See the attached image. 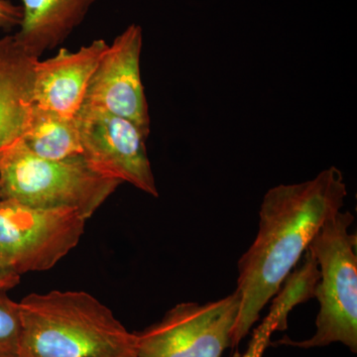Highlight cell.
Segmentation results:
<instances>
[{
  "label": "cell",
  "mask_w": 357,
  "mask_h": 357,
  "mask_svg": "<svg viewBox=\"0 0 357 357\" xmlns=\"http://www.w3.org/2000/svg\"><path fill=\"white\" fill-rule=\"evenodd\" d=\"M354 222L351 211H337L307 248L319 269L314 292L319 304L316 333L302 342L285 337L276 344L312 349L340 342L357 351V236L349 231Z\"/></svg>",
  "instance_id": "cell-3"
},
{
  "label": "cell",
  "mask_w": 357,
  "mask_h": 357,
  "mask_svg": "<svg viewBox=\"0 0 357 357\" xmlns=\"http://www.w3.org/2000/svg\"><path fill=\"white\" fill-rule=\"evenodd\" d=\"M86 222L69 208L0 199V270L21 276L52 269L81 241Z\"/></svg>",
  "instance_id": "cell-5"
},
{
  "label": "cell",
  "mask_w": 357,
  "mask_h": 357,
  "mask_svg": "<svg viewBox=\"0 0 357 357\" xmlns=\"http://www.w3.org/2000/svg\"><path fill=\"white\" fill-rule=\"evenodd\" d=\"M0 199H1V190H0Z\"/></svg>",
  "instance_id": "cell-17"
},
{
  "label": "cell",
  "mask_w": 357,
  "mask_h": 357,
  "mask_svg": "<svg viewBox=\"0 0 357 357\" xmlns=\"http://www.w3.org/2000/svg\"><path fill=\"white\" fill-rule=\"evenodd\" d=\"M239 307L236 290L206 304L180 303L136 333L137 357H222L231 347Z\"/></svg>",
  "instance_id": "cell-6"
},
{
  "label": "cell",
  "mask_w": 357,
  "mask_h": 357,
  "mask_svg": "<svg viewBox=\"0 0 357 357\" xmlns=\"http://www.w3.org/2000/svg\"><path fill=\"white\" fill-rule=\"evenodd\" d=\"M82 156L103 176L128 183L158 198L148 158L147 136L135 124L95 107L83 105L77 115Z\"/></svg>",
  "instance_id": "cell-7"
},
{
  "label": "cell",
  "mask_w": 357,
  "mask_h": 357,
  "mask_svg": "<svg viewBox=\"0 0 357 357\" xmlns=\"http://www.w3.org/2000/svg\"><path fill=\"white\" fill-rule=\"evenodd\" d=\"M22 142L33 154L48 160L82 156L83 152L77 117L68 119L34 105Z\"/></svg>",
  "instance_id": "cell-12"
},
{
  "label": "cell",
  "mask_w": 357,
  "mask_h": 357,
  "mask_svg": "<svg viewBox=\"0 0 357 357\" xmlns=\"http://www.w3.org/2000/svg\"><path fill=\"white\" fill-rule=\"evenodd\" d=\"M279 292L266 319L256 328L248 349L241 357H262L270 344L272 333L275 331L286 330L289 312L307 300L304 288L297 282H285Z\"/></svg>",
  "instance_id": "cell-13"
},
{
  "label": "cell",
  "mask_w": 357,
  "mask_h": 357,
  "mask_svg": "<svg viewBox=\"0 0 357 357\" xmlns=\"http://www.w3.org/2000/svg\"><path fill=\"white\" fill-rule=\"evenodd\" d=\"M20 283V276L0 270V293H6L7 291L15 288Z\"/></svg>",
  "instance_id": "cell-16"
},
{
  "label": "cell",
  "mask_w": 357,
  "mask_h": 357,
  "mask_svg": "<svg viewBox=\"0 0 357 357\" xmlns=\"http://www.w3.org/2000/svg\"><path fill=\"white\" fill-rule=\"evenodd\" d=\"M20 303L0 293V357H20Z\"/></svg>",
  "instance_id": "cell-14"
},
{
  "label": "cell",
  "mask_w": 357,
  "mask_h": 357,
  "mask_svg": "<svg viewBox=\"0 0 357 357\" xmlns=\"http://www.w3.org/2000/svg\"><path fill=\"white\" fill-rule=\"evenodd\" d=\"M121 183L96 171L83 156L40 158L21 141L0 155L1 199L41 208H69L86 220Z\"/></svg>",
  "instance_id": "cell-4"
},
{
  "label": "cell",
  "mask_w": 357,
  "mask_h": 357,
  "mask_svg": "<svg viewBox=\"0 0 357 357\" xmlns=\"http://www.w3.org/2000/svg\"><path fill=\"white\" fill-rule=\"evenodd\" d=\"M22 8L9 0H0V30H10L20 26Z\"/></svg>",
  "instance_id": "cell-15"
},
{
  "label": "cell",
  "mask_w": 357,
  "mask_h": 357,
  "mask_svg": "<svg viewBox=\"0 0 357 357\" xmlns=\"http://www.w3.org/2000/svg\"><path fill=\"white\" fill-rule=\"evenodd\" d=\"M109 43L93 40L79 50L61 49L54 57L37 60L33 105L68 119H76L84 105L89 82Z\"/></svg>",
  "instance_id": "cell-9"
},
{
  "label": "cell",
  "mask_w": 357,
  "mask_h": 357,
  "mask_svg": "<svg viewBox=\"0 0 357 357\" xmlns=\"http://www.w3.org/2000/svg\"><path fill=\"white\" fill-rule=\"evenodd\" d=\"M98 0H21L22 20L14 34L30 55L39 59L67 40Z\"/></svg>",
  "instance_id": "cell-11"
},
{
  "label": "cell",
  "mask_w": 357,
  "mask_h": 357,
  "mask_svg": "<svg viewBox=\"0 0 357 357\" xmlns=\"http://www.w3.org/2000/svg\"><path fill=\"white\" fill-rule=\"evenodd\" d=\"M143 32L130 24L109 44L89 82L84 105L132 122L149 135L150 116L141 79Z\"/></svg>",
  "instance_id": "cell-8"
},
{
  "label": "cell",
  "mask_w": 357,
  "mask_h": 357,
  "mask_svg": "<svg viewBox=\"0 0 357 357\" xmlns=\"http://www.w3.org/2000/svg\"><path fill=\"white\" fill-rule=\"evenodd\" d=\"M18 303L20 357H137L136 333L89 293H32Z\"/></svg>",
  "instance_id": "cell-2"
},
{
  "label": "cell",
  "mask_w": 357,
  "mask_h": 357,
  "mask_svg": "<svg viewBox=\"0 0 357 357\" xmlns=\"http://www.w3.org/2000/svg\"><path fill=\"white\" fill-rule=\"evenodd\" d=\"M37 60L14 35L0 38V155L24 138Z\"/></svg>",
  "instance_id": "cell-10"
},
{
  "label": "cell",
  "mask_w": 357,
  "mask_h": 357,
  "mask_svg": "<svg viewBox=\"0 0 357 357\" xmlns=\"http://www.w3.org/2000/svg\"><path fill=\"white\" fill-rule=\"evenodd\" d=\"M347 196L344 174L335 166L311 180L268 190L260 206L257 234L238 261L236 290L241 307L231 347L248 335L324 222L342 210Z\"/></svg>",
  "instance_id": "cell-1"
}]
</instances>
